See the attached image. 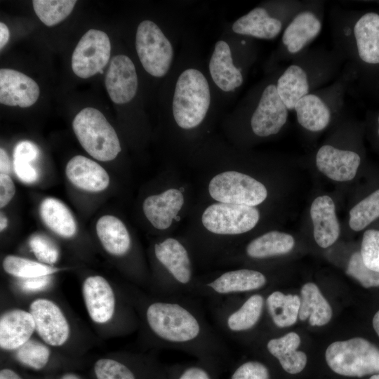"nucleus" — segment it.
<instances>
[{
	"instance_id": "21",
	"label": "nucleus",
	"mask_w": 379,
	"mask_h": 379,
	"mask_svg": "<svg viewBox=\"0 0 379 379\" xmlns=\"http://www.w3.org/2000/svg\"><path fill=\"white\" fill-rule=\"evenodd\" d=\"M39 94V85L31 77L15 69H0L1 104L29 107L36 102Z\"/></svg>"
},
{
	"instance_id": "40",
	"label": "nucleus",
	"mask_w": 379,
	"mask_h": 379,
	"mask_svg": "<svg viewBox=\"0 0 379 379\" xmlns=\"http://www.w3.org/2000/svg\"><path fill=\"white\" fill-rule=\"evenodd\" d=\"M347 274L357 279L364 288L379 286V272L366 267L359 252L351 256Z\"/></svg>"
},
{
	"instance_id": "33",
	"label": "nucleus",
	"mask_w": 379,
	"mask_h": 379,
	"mask_svg": "<svg viewBox=\"0 0 379 379\" xmlns=\"http://www.w3.org/2000/svg\"><path fill=\"white\" fill-rule=\"evenodd\" d=\"M300 298L296 295L284 294L275 291L265 299V308L274 325L286 328L293 325L298 319Z\"/></svg>"
},
{
	"instance_id": "12",
	"label": "nucleus",
	"mask_w": 379,
	"mask_h": 379,
	"mask_svg": "<svg viewBox=\"0 0 379 379\" xmlns=\"http://www.w3.org/2000/svg\"><path fill=\"white\" fill-rule=\"evenodd\" d=\"M325 357L330 368L341 375L362 377L379 372V350L362 338L331 343Z\"/></svg>"
},
{
	"instance_id": "46",
	"label": "nucleus",
	"mask_w": 379,
	"mask_h": 379,
	"mask_svg": "<svg viewBox=\"0 0 379 379\" xmlns=\"http://www.w3.org/2000/svg\"><path fill=\"white\" fill-rule=\"evenodd\" d=\"M15 185L8 174L0 173V206L5 207L15 194Z\"/></svg>"
},
{
	"instance_id": "42",
	"label": "nucleus",
	"mask_w": 379,
	"mask_h": 379,
	"mask_svg": "<svg viewBox=\"0 0 379 379\" xmlns=\"http://www.w3.org/2000/svg\"><path fill=\"white\" fill-rule=\"evenodd\" d=\"M230 379H270V372L264 364L248 361L239 366Z\"/></svg>"
},
{
	"instance_id": "11",
	"label": "nucleus",
	"mask_w": 379,
	"mask_h": 379,
	"mask_svg": "<svg viewBox=\"0 0 379 379\" xmlns=\"http://www.w3.org/2000/svg\"><path fill=\"white\" fill-rule=\"evenodd\" d=\"M265 299L257 293L242 301L237 296L211 300L213 319L219 333L236 338L251 331L262 316Z\"/></svg>"
},
{
	"instance_id": "14",
	"label": "nucleus",
	"mask_w": 379,
	"mask_h": 379,
	"mask_svg": "<svg viewBox=\"0 0 379 379\" xmlns=\"http://www.w3.org/2000/svg\"><path fill=\"white\" fill-rule=\"evenodd\" d=\"M208 190L217 202L237 205L255 206L267 197V190L261 182L236 171H227L213 176Z\"/></svg>"
},
{
	"instance_id": "35",
	"label": "nucleus",
	"mask_w": 379,
	"mask_h": 379,
	"mask_svg": "<svg viewBox=\"0 0 379 379\" xmlns=\"http://www.w3.org/2000/svg\"><path fill=\"white\" fill-rule=\"evenodd\" d=\"M3 267L8 274L20 279L51 275L58 271L50 265L16 255H7Z\"/></svg>"
},
{
	"instance_id": "47",
	"label": "nucleus",
	"mask_w": 379,
	"mask_h": 379,
	"mask_svg": "<svg viewBox=\"0 0 379 379\" xmlns=\"http://www.w3.org/2000/svg\"><path fill=\"white\" fill-rule=\"evenodd\" d=\"M177 379H212L206 368L197 365L183 369Z\"/></svg>"
},
{
	"instance_id": "53",
	"label": "nucleus",
	"mask_w": 379,
	"mask_h": 379,
	"mask_svg": "<svg viewBox=\"0 0 379 379\" xmlns=\"http://www.w3.org/2000/svg\"><path fill=\"white\" fill-rule=\"evenodd\" d=\"M7 226H8V219H7L6 216L4 214L1 213V216H0V230H1V232L4 230L7 227Z\"/></svg>"
},
{
	"instance_id": "51",
	"label": "nucleus",
	"mask_w": 379,
	"mask_h": 379,
	"mask_svg": "<svg viewBox=\"0 0 379 379\" xmlns=\"http://www.w3.org/2000/svg\"><path fill=\"white\" fill-rule=\"evenodd\" d=\"M0 379H22L18 374L9 368H4L0 371Z\"/></svg>"
},
{
	"instance_id": "29",
	"label": "nucleus",
	"mask_w": 379,
	"mask_h": 379,
	"mask_svg": "<svg viewBox=\"0 0 379 379\" xmlns=\"http://www.w3.org/2000/svg\"><path fill=\"white\" fill-rule=\"evenodd\" d=\"M98 237L107 252L115 256H124L131 248V239L124 222L118 218L105 215L97 222Z\"/></svg>"
},
{
	"instance_id": "26",
	"label": "nucleus",
	"mask_w": 379,
	"mask_h": 379,
	"mask_svg": "<svg viewBox=\"0 0 379 379\" xmlns=\"http://www.w3.org/2000/svg\"><path fill=\"white\" fill-rule=\"evenodd\" d=\"M65 173L74 185L88 192L103 191L109 184L107 171L95 161L81 155L74 156L68 161Z\"/></svg>"
},
{
	"instance_id": "8",
	"label": "nucleus",
	"mask_w": 379,
	"mask_h": 379,
	"mask_svg": "<svg viewBox=\"0 0 379 379\" xmlns=\"http://www.w3.org/2000/svg\"><path fill=\"white\" fill-rule=\"evenodd\" d=\"M325 3L323 1H303L281 33L280 44L272 61H291L310 48L320 34L324 22Z\"/></svg>"
},
{
	"instance_id": "27",
	"label": "nucleus",
	"mask_w": 379,
	"mask_h": 379,
	"mask_svg": "<svg viewBox=\"0 0 379 379\" xmlns=\"http://www.w3.org/2000/svg\"><path fill=\"white\" fill-rule=\"evenodd\" d=\"M35 331V323L29 312L14 309L4 313L0 319V347L17 350L29 340Z\"/></svg>"
},
{
	"instance_id": "32",
	"label": "nucleus",
	"mask_w": 379,
	"mask_h": 379,
	"mask_svg": "<svg viewBox=\"0 0 379 379\" xmlns=\"http://www.w3.org/2000/svg\"><path fill=\"white\" fill-rule=\"evenodd\" d=\"M40 215L44 224L56 234L72 237L77 232V224L69 208L60 200L48 197L40 206Z\"/></svg>"
},
{
	"instance_id": "24",
	"label": "nucleus",
	"mask_w": 379,
	"mask_h": 379,
	"mask_svg": "<svg viewBox=\"0 0 379 379\" xmlns=\"http://www.w3.org/2000/svg\"><path fill=\"white\" fill-rule=\"evenodd\" d=\"M208 67L213 82L225 92L235 91L244 81L242 68L235 66L231 48L223 40L215 43Z\"/></svg>"
},
{
	"instance_id": "50",
	"label": "nucleus",
	"mask_w": 379,
	"mask_h": 379,
	"mask_svg": "<svg viewBox=\"0 0 379 379\" xmlns=\"http://www.w3.org/2000/svg\"><path fill=\"white\" fill-rule=\"evenodd\" d=\"M9 29L6 25L5 23L0 22V49L1 50L6 44L8 43L9 39Z\"/></svg>"
},
{
	"instance_id": "48",
	"label": "nucleus",
	"mask_w": 379,
	"mask_h": 379,
	"mask_svg": "<svg viewBox=\"0 0 379 379\" xmlns=\"http://www.w3.org/2000/svg\"><path fill=\"white\" fill-rule=\"evenodd\" d=\"M366 117L368 123L372 126L375 135L379 140V109L369 110Z\"/></svg>"
},
{
	"instance_id": "56",
	"label": "nucleus",
	"mask_w": 379,
	"mask_h": 379,
	"mask_svg": "<svg viewBox=\"0 0 379 379\" xmlns=\"http://www.w3.org/2000/svg\"><path fill=\"white\" fill-rule=\"evenodd\" d=\"M369 379H379V374L371 376Z\"/></svg>"
},
{
	"instance_id": "7",
	"label": "nucleus",
	"mask_w": 379,
	"mask_h": 379,
	"mask_svg": "<svg viewBox=\"0 0 379 379\" xmlns=\"http://www.w3.org/2000/svg\"><path fill=\"white\" fill-rule=\"evenodd\" d=\"M280 71L278 70L252 92L244 107L249 128L256 137L275 135L288 121L289 111L277 89Z\"/></svg>"
},
{
	"instance_id": "31",
	"label": "nucleus",
	"mask_w": 379,
	"mask_h": 379,
	"mask_svg": "<svg viewBox=\"0 0 379 379\" xmlns=\"http://www.w3.org/2000/svg\"><path fill=\"white\" fill-rule=\"evenodd\" d=\"M298 317L301 321L309 318L313 326L327 324L332 317V309L314 283H307L301 288Z\"/></svg>"
},
{
	"instance_id": "23",
	"label": "nucleus",
	"mask_w": 379,
	"mask_h": 379,
	"mask_svg": "<svg viewBox=\"0 0 379 379\" xmlns=\"http://www.w3.org/2000/svg\"><path fill=\"white\" fill-rule=\"evenodd\" d=\"M184 203L185 197L182 191L177 188H169L145 198L142 210L154 228L165 230L177 219Z\"/></svg>"
},
{
	"instance_id": "17",
	"label": "nucleus",
	"mask_w": 379,
	"mask_h": 379,
	"mask_svg": "<svg viewBox=\"0 0 379 379\" xmlns=\"http://www.w3.org/2000/svg\"><path fill=\"white\" fill-rule=\"evenodd\" d=\"M110 52L111 44L107 34L101 30L89 29L81 36L73 51L72 71L82 79L102 73L109 62Z\"/></svg>"
},
{
	"instance_id": "6",
	"label": "nucleus",
	"mask_w": 379,
	"mask_h": 379,
	"mask_svg": "<svg viewBox=\"0 0 379 379\" xmlns=\"http://www.w3.org/2000/svg\"><path fill=\"white\" fill-rule=\"evenodd\" d=\"M211 90L204 74L187 68L179 75L174 88L172 112L182 129L197 128L204 120L211 105Z\"/></svg>"
},
{
	"instance_id": "41",
	"label": "nucleus",
	"mask_w": 379,
	"mask_h": 379,
	"mask_svg": "<svg viewBox=\"0 0 379 379\" xmlns=\"http://www.w3.org/2000/svg\"><path fill=\"white\" fill-rule=\"evenodd\" d=\"M360 254L366 267L379 272V230H368L364 233Z\"/></svg>"
},
{
	"instance_id": "16",
	"label": "nucleus",
	"mask_w": 379,
	"mask_h": 379,
	"mask_svg": "<svg viewBox=\"0 0 379 379\" xmlns=\"http://www.w3.org/2000/svg\"><path fill=\"white\" fill-rule=\"evenodd\" d=\"M201 219L208 232L234 236L253 229L260 220V213L255 206L216 202L206 208Z\"/></svg>"
},
{
	"instance_id": "57",
	"label": "nucleus",
	"mask_w": 379,
	"mask_h": 379,
	"mask_svg": "<svg viewBox=\"0 0 379 379\" xmlns=\"http://www.w3.org/2000/svg\"><path fill=\"white\" fill-rule=\"evenodd\" d=\"M379 4V3H378Z\"/></svg>"
},
{
	"instance_id": "45",
	"label": "nucleus",
	"mask_w": 379,
	"mask_h": 379,
	"mask_svg": "<svg viewBox=\"0 0 379 379\" xmlns=\"http://www.w3.org/2000/svg\"><path fill=\"white\" fill-rule=\"evenodd\" d=\"M51 275L21 279L19 286L25 292H37L45 289L51 282Z\"/></svg>"
},
{
	"instance_id": "13",
	"label": "nucleus",
	"mask_w": 379,
	"mask_h": 379,
	"mask_svg": "<svg viewBox=\"0 0 379 379\" xmlns=\"http://www.w3.org/2000/svg\"><path fill=\"white\" fill-rule=\"evenodd\" d=\"M268 279L256 270L239 268L229 270L197 278L190 296L211 300L237 296L264 288Z\"/></svg>"
},
{
	"instance_id": "25",
	"label": "nucleus",
	"mask_w": 379,
	"mask_h": 379,
	"mask_svg": "<svg viewBox=\"0 0 379 379\" xmlns=\"http://www.w3.org/2000/svg\"><path fill=\"white\" fill-rule=\"evenodd\" d=\"M310 216L317 244L324 248L331 246L340 232L333 199L327 195L317 197L312 203Z\"/></svg>"
},
{
	"instance_id": "37",
	"label": "nucleus",
	"mask_w": 379,
	"mask_h": 379,
	"mask_svg": "<svg viewBox=\"0 0 379 379\" xmlns=\"http://www.w3.org/2000/svg\"><path fill=\"white\" fill-rule=\"evenodd\" d=\"M15 357L24 365L39 370L48 363L50 350L44 343L29 340L23 345L17 349Z\"/></svg>"
},
{
	"instance_id": "19",
	"label": "nucleus",
	"mask_w": 379,
	"mask_h": 379,
	"mask_svg": "<svg viewBox=\"0 0 379 379\" xmlns=\"http://www.w3.org/2000/svg\"><path fill=\"white\" fill-rule=\"evenodd\" d=\"M29 312L40 338L51 346H60L68 339L69 326L60 307L53 301L39 298L34 300Z\"/></svg>"
},
{
	"instance_id": "1",
	"label": "nucleus",
	"mask_w": 379,
	"mask_h": 379,
	"mask_svg": "<svg viewBox=\"0 0 379 379\" xmlns=\"http://www.w3.org/2000/svg\"><path fill=\"white\" fill-rule=\"evenodd\" d=\"M142 305L146 328L157 343L180 350L205 361L229 354L222 335L208 321L197 298L160 295Z\"/></svg>"
},
{
	"instance_id": "3",
	"label": "nucleus",
	"mask_w": 379,
	"mask_h": 379,
	"mask_svg": "<svg viewBox=\"0 0 379 379\" xmlns=\"http://www.w3.org/2000/svg\"><path fill=\"white\" fill-rule=\"evenodd\" d=\"M346 61L334 48H308L281 70L277 80L278 94L287 107L293 111L303 96L335 80Z\"/></svg>"
},
{
	"instance_id": "39",
	"label": "nucleus",
	"mask_w": 379,
	"mask_h": 379,
	"mask_svg": "<svg viewBox=\"0 0 379 379\" xmlns=\"http://www.w3.org/2000/svg\"><path fill=\"white\" fill-rule=\"evenodd\" d=\"M29 247L36 258L42 263L51 265L59 258V249L54 241L41 234H33L29 241Z\"/></svg>"
},
{
	"instance_id": "2",
	"label": "nucleus",
	"mask_w": 379,
	"mask_h": 379,
	"mask_svg": "<svg viewBox=\"0 0 379 379\" xmlns=\"http://www.w3.org/2000/svg\"><path fill=\"white\" fill-rule=\"evenodd\" d=\"M333 48L356 70L358 80L369 88L379 79V11L330 12Z\"/></svg>"
},
{
	"instance_id": "10",
	"label": "nucleus",
	"mask_w": 379,
	"mask_h": 379,
	"mask_svg": "<svg viewBox=\"0 0 379 379\" xmlns=\"http://www.w3.org/2000/svg\"><path fill=\"white\" fill-rule=\"evenodd\" d=\"M72 128L83 148L97 160L112 161L121 150L115 130L95 108L81 109L75 116Z\"/></svg>"
},
{
	"instance_id": "15",
	"label": "nucleus",
	"mask_w": 379,
	"mask_h": 379,
	"mask_svg": "<svg viewBox=\"0 0 379 379\" xmlns=\"http://www.w3.org/2000/svg\"><path fill=\"white\" fill-rule=\"evenodd\" d=\"M135 48L147 73L159 78L168 73L173 58V46L154 22L145 20L139 24L135 35Z\"/></svg>"
},
{
	"instance_id": "49",
	"label": "nucleus",
	"mask_w": 379,
	"mask_h": 379,
	"mask_svg": "<svg viewBox=\"0 0 379 379\" xmlns=\"http://www.w3.org/2000/svg\"><path fill=\"white\" fill-rule=\"evenodd\" d=\"M0 172L1 173L8 174L11 172V162L6 152L0 149Z\"/></svg>"
},
{
	"instance_id": "34",
	"label": "nucleus",
	"mask_w": 379,
	"mask_h": 379,
	"mask_svg": "<svg viewBox=\"0 0 379 379\" xmlns=\"http://www.w3.org/2000/svg\"><path fill=\"white\" fill-rule=\"evenodd\" d=\"M75 0H33L32 6L39 20L46 26H54L72 11Z\"/></svg>"
},
{
	"instance_id": "54",
	"label": "nucleus",
	"mask_w": 379,
	"mask_h": 379,
	"mask_svg": "<svg viewBox=\"0 0 379 379\" xmlns=\"http://www.w3.org/2000/svg\"><path fill=\"white\" fill-rule=\"evenodd\" d=\"M371 90L379 98V79L371 86Z\"/></svg>"
},
{
	"instance_id": "55",
	"label": "nucleus",
	"mask_w": 379,
	"mask_h": 379,
	"mask_svg": "<svg viewBox=\"0 0 379 379\" xmlns=\"http://www.w3.org/2000/svg\"><path fill=\"white\" fill-rule=\"evenodd\" d=\"M60 379H79V378L73 373H67L64 375Z\"/></svg>"
},
{
	"instance_id": "28",
	"label": "nucleus",
	"mask_w": 379,
	"mask_h": 379,
	"mask_svg": "<svg viewBox=\"0 0 379 379\" xmlns=\"http://www.w3.org/2000/svg\"><path fill=\"white\" fill-rule=\"evenodd\" d=\"M300 344V338L295 332H290L267 340L265 348L268 353L276 358L283 369L291 374L301 372L307 364V355L297 350Z\"/></svg>"
},
{
	"instance_id": "52",
	"label": "nucleus",
	"mask_w": 379,
	"mask_h": 379,
	"mask_svg": "<svg viewBox=\"0 0 379 379\" xmlns=\"http://www.w3.org/2000/svg\"><path fill=\"white\" fill-rule=\"evenodd\" d=\"M373 326L376 333L379 336V311H378L373 319Z\"/></svg>"
},
{
	"instance_id": "18",
	"label": "nucleus",
	"mask_w": 379,
	"mask_h": 379,
	"mask_svg": "<svg viewBox=\"0 0 379 379\" xmlns=\"http://www.w3.org/2000/svg\"><path fill=\"white\" fill-rule=\"evenodd\" d=\"M361 161V155L355 149L331 142L321 145L315 155V164L319 171L328 178L338 182L352 180Z\"/></svg>"
},
{
	"instance_id": "38",
	"label": "nucleus",
	"mask_w": 379,
	"mask_h": 379,
	"mask_svg": "<svg viewBox=\"0 0 379 379\" xmlns=\"http://www.w3.org/2000/svg\"><path fill=\"white\" fill-rule=\"evenodd\" d=\"M94 371L97 379H136L128 366L112 359H98Z\"/></svg>"
},
{
	"instance_id": "22",
	"label": "nucleus",
	"mask_w": 379,
	"mask_h": 379,
	"mask_svg": "<svg viewBox=\"0 0 379 379\" xmlns=\"http://www.w3.org/2000/svg\"><path fill=\"white\" fill-rule=\"evenodd\" d=\"M82 293L88 313L94 322L104 324L113 317L116 298L112 286L104 277H87L82 286Z\"/></svg>"
},
{
	"instance_id": "5",
	"label": "nucleus",
	"mask_w": 379,
	"mask_h": 379,
	"mask_svg": "<svg viewBox=\"0 0 379 379\" xmlns=\"http://www.w3.org/2000/svg\"><path fill=\"white\" fill-rule=\"evenodd\" d=\"M159 271L157 281L160 295H190L197 278L188 248L178 239L168 237L154 246Z\"/></svg>"
},
{
	"instance_id": "44",
	"label": "nucleus",
	"mask_w": 379,
	"mask_h": 379,
	"mask_svg": "<svg viewBox=\"0 0 379 379\" xmlns=\"http://www.w3.org/2000/svg\"><path fill=\"white\" fill-rule=\"evenodd\" d=\"M13 169L18 178L25 183H33L39 178L36 168L29 163L13 161Z\"/></svg>"
},
{
	"instance_id": "9",
	"label": "nucleus",
	"mask_w": 379,
	"mask_h": 379,
	"mask_svg": "<svg viewBox=\"0 0 379 379\" xmlns=\"http://www.w3.org/2000/svg\"><path fill=\"white\" fill-rule=\"evenodd\" d=\"M303 1L283 0L255 7L234 22L232 31L241 36L271 40L282 33Z\"/></svg>"
},
{
	"instance_id": "20",
	"label": "nucleus",
	"mask_w": 379,
	"mask_h": 379,
	"mask_svg": "<svg viewBox=\"0 0 379 379\" xmlns=\"http://www.w3.org/2000/svg\"><path fill=\"white\" fill-rule=\"evenodd\" d=\"M110 99L116 104L130 102L135 95L138 81L135 67L125 55H117L110 60L105 79Z\"/></svg>"
},
{
	"instance_id": "36",
	"label": "nucleus",
	"mask_w": 379,
	"mask_h": 379,
	"mask_svg": "<svg viewBox=\"0 0 379 379\" xmlns=\"http://www.w3.org/2000/svg\"><path fill=\"white\" fill-rule=\"evenodd\" d=\"M379 218V189L360 201L350 211L349 225L361 231Z\"/></svg>"
},
{
	"instance_id": "43",
	"label": "nucleus",
	"mask_w": 379,
	"mask_h": 379,
	"mask_svg": "<svg viewBox=\"0 0 379 379\" xmlns=\"http://www.w3.org/2000/svg\"><path fill=\"white\" fill-rule=\"evenodd\" d=\"M39 155L38 147L28 140L18 142L13 149V161H16L31 164L38 158Z\"/></svg>"
},
{
	"instance_id": "30",
	"label": "nucleus",
	"mask_w": 379,
	"mask_h": 379,
	"mask_svg": "<svg viewBox=\"0 0 379 379\" xmlns=\"http://www.w3.org/2000/svg\"><path fill=\"white\" fill-rule=\"evenodd\" d=\"M294 244V239L289 234L270 231L251 240L246 246L244 254L250 259L263 260L286 254Z\"/></svg>"
},
{
	"instance_id": "4",
	"label": "nucleus",
	"mask_w": 379,
	"mask_h": 379,
	"mask_svg": "<svg viewBox=\"0 0 379 379\" xmlns=\"http://www.w3.org/2000/svg\"><path fill=\"white\" fill-rule=\"evenodd\" d=\"M357 80L356 70L346 62L335 80L303 96L296 102L293 111L299 125L309 132L318 133L339 119L344 110L347 92Z\"/></svg>"
}]
</instances>
